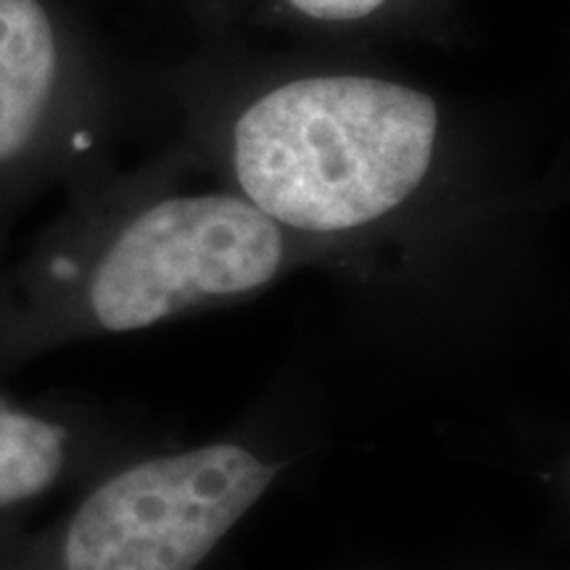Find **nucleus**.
I'll return each instance as SVG.
<instances>
[{
  "label": "nucleus",
  "instance_id": "obj_3",
  "mask_svg": "<svg viewBox=\"0 0 570 570\" xmlns=\"http://www.w3.org/2000/svg\"><path fill=\"white\" fill-rule=\"evenodd\" d=\"M281 465L238 444L164 454L85 499L63 541L67 570H196L259 502Z\"/></svg>",
  "mask_w": 570,
  "mask_h": 570
},
{
  "label": "nucleus",
  "instance_id": "obj_5",
  "mask_svg": "<svg viewBox=\"0 0 570 570\" xmlns=\"http://www.w3.org/2000/svg\"><path fill=\"white\" fill-rule=\"evenodd\" d=\"M61 468V428L0 402V508L42 494Z\"/></svg>",
  "mask_w": 570,
  "mask_h": 570
},
{
  "label": "nucleus",
  "instance_id": "obj_4",
  "mask_svg": "<svg viewBox=\"0 0 570 570\" xmlns=\"http://www.w3.org/2000/svg\"><path fill=\"white\" fill-rule=\"evenodd\" d=\"M59 51L40 0H0V161L24 151L51 101Z\"/></svg>",
  "mask_w": 570,
  "mask_h": 570
},
{
  "label": "nucleus",
  "instance_id": "obj_6",
  "mask_svg": "<svg viewBox=\"0 0 570 570\" xmlns=\"http://www.w3.org/2000/svg\"><path fill=\"white\" fill-rule=\"evenodd\" d=\"M288 3L320 21H356L381 9L386 0H288Z\"/></svg>",
  "mask_w": 570,
  "mask_h": 570
},
{
  "label": "nucleus",
  "instance_id": "obj_1",
  "mask_svg": "<svg viewBox=\"0 0 570 570\" xmlns=\"http://www.w3.org/2000/svg\"><path fill=\"white\" fill-rule=\"evenodd\" d=\"M439 135L431 96L375 77H309L240 114L233 167L277 225L346 233L399 209L423 185Z\"/></svg>",
  "mask_w": 570,
  "mask_h": 570
},
{
  "label": "nucleus",
  "instance_id": "obj_2",
  "mask_svg": "<svg viewBox=\"0 0 570 570\" xmlns=\"http://www.w3.org/2000/svg\"><path fill=\"white\" fill-rule=\"evenodd\" d=\"M283 262L281 225L248 198H167L106 248L88 302L104 331H140L194 306L254 294Z\"/></svg>",
  "mask_w": 570,
  "mask_h": 570
}]
</instances>
